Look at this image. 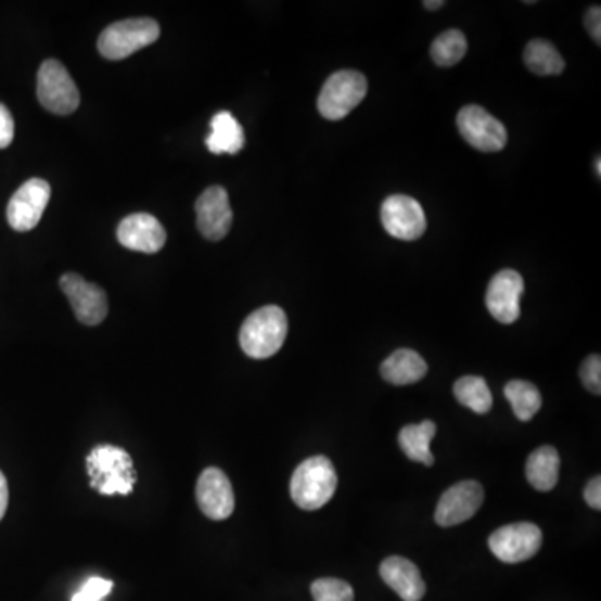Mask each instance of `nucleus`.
Returning <instances> with one entry per match:
<instances>
[{
    "instance_id": "nucleus-1",
    "label": "nucleus",
    "mask_w": 601,
    "mask_h": 601,
    "mask_svg": "<svg viewBox=\"0 0 601 601\" xmlns=\"http://www.w3.org/2000/svg\"><path fill=\"white\" fill-rule=\"evenodd\" d=\"M86 466L91 476L92 488L105 497L131 495L138 482L131 457L126 449L117 446H95L86 461Z\"/></svg>"
},
{
    "instance_id": "nucleus-2",
    "label": "nucleus",
    "mask_w": 601,
    "mask_h": 601,
    "mask_svg": "<svg viewBox=\"0 0 601 601\" xmlns=\"http://www.w3.org/2000/svg\"><path fill=\"white\" fill-rule=\"evenodd\" d=\"M287 316L279 306H265L247 316L241 327L240 345L250 358L266 359L283 348Z\"/></svg>"
},
{
    "instance_id": "nucleus-3",
    "label": "nucleus",
    "mask_w": 601,
    "mask_h": 601,
    "mask_svg": "<svg viewBox=\"0 0 601 601\" xmlns=\"http://www.w3.org/2000/svg\"><path fill=\"white\" fill-rule=\"evenodd\" d=\"M337 475L327 457H312L303 461L291 478V498L300 510L315 511L323 508L334 497Z\"/></svg>"
},
{
    "instance_id": "nucleus-4",
    "label": "nucleus",
    "mask_w": 601,
    "mask_h": 601,
    "mask_svg": "<svg viewBox=\"0 0 601 601\" xmlns=\"http://www.w3.org/2000/svg\"><path fill=\"white\" fill-rule=\"evenodd\" d=\"M159 36L161 27L154 18H127L102 30L98 48L105 59L120 61L154 44Z\"/></svg>"
},
{
    "instance_id": "nucleus-5",
    "label": "nucleus",
    "mask_w": 601,
    "mask_h": 601,
    "mask_svg": "<svg viewBox=\"0 0 601 601\" xmlns=\"http://www.w3.org/2000/svg\"><path fill=\"white\" fill-rule=\"evenodd\" d=\"M368 94V80L358 71L331 74L319 92V114L328 120L345 119Z\"/></svg>"
},
{
    "instance_id": "nucleus-6",
    "label": "nucleus",
    "mask_w": 601,
    "mask_h": 601,
    "mask_svg": "<svg viewBox=\"0 0 601 601\" xmlns=\"http://www.w3.org/2000/svg\"><path fill=\"white\" fill-rule=\"evenodd\" d=\"M37 98L40 105L57 116L76 113L80 104L79 89L66 67L55 59L42 62L37 74Z\"/></svg>"
},
{
    "instance_id": "nucleus-7",
    "label": "nucleus",
    "mask_w": 601,
    "mask_h": 601,
    "mask_svg": "<svg viewBox=\"0 0 601 601\" xmlns=\"http://www.w3.org/2000/svg\"><path fill=\"white\" fill-rule=\"evenodd\" d=\"M544 544V533L533 523L501 526L489 536L493 554L503 563H522L535 557Z\"/></svg>"
},
{
    "instance_id": "nucleus-8",
    "label": "nucleus",
    "mask_w": 601,
    "mask_h": 601,
    "mask_svg": "<svg viewBox=\"0 0 601 601\" xmlns=\"http://www.w3.org/2000/svg\"><path fill=\"white\" fill-rule=\"evenodd\" d=\"M458 131L464 141L482 153H498L504 149L508 132L503 124L479 105H466L458 113Z\"/></svg>"
},
{
    "instance_id": "nucleus-9",
    "label": "nucleus",
    "mask_w": 601,
    "mask_h": 601,
    "mask_svg": "<svg viewBox=\"0 0 601 601\" xmlns=\"http://www.w3.org/2000/svg\"><path fill=\"white\" fill-rule=\"evenodd\" d=\"M51 200V186L44 179L24 182L9 201L8 221L17 232L33 231L39 225Z\"/></svg>"
},
{
    "instance_id": "nucleus-10",
    "label": "nucleus",
    "mask_w": 601,
    "mask_h": 601,
    "mask_svg": "<svg viewBox=\"0 0 601 601\" xmlns=\"http://www.w3.org/2000/svg\"><path fill=\"white\" fill-rule=\"evenodd\" d=\"M61 290L66 294L77 319L86 327H98L110 312L107 294L98 284L89 283L76 272L62 276Z\"/></svg>"
},
{
    "instance_id": "nucleus-11",
    "label": "nucleus",
    "mask_w": 601,
    "mask_h": 601,
    "mask_svg": "<svg viewBox=\"0 0 601 601\" xmlns=\"http://www.w3.org/2000/svg\"><path fill=\"white\" fill-rule=\"evenodd\" d=\"M381 221L389 235L401 241H417L426 231L423 207L413 197L395 194L381 206Z\"/></svg>"
},
{
    "instance_id": "nucleus-12",
    "label": "nucleus",
    "mask_w": 601,
    "mask_h": 601,
    "mask_svg": "<svg viewBox=\"0 0 601 601\" xmlns=\"http://www.w3.org/2000/svg\"><path fill=\"white\" fill-rule=\"evenodd\" d=\"M525 293V281L520 272L503 269L489 281L486 290V308L501 324H513L522 315L520 300Z\"/></svg>"
},
{
    "instance_id": "nucleus-13",
    "label": "nucleus",
    "mask_w": 601,
    "mask_h": 601,
    "mask_svg": "<svg viewBox=\"0 0 601 601\" xmlns=\"http://www.w3.org/2000/svg\"><path fill=\"white\" fill-rule=\"evenodd\" d=\"M485 500V489L478 482H461L443 493L435 511L439 526H457L475 516Z\"/></svg>"
},
{
    "instance_id": "nucleus-14",
    "label": "nucleus",
    "mask_w": 601,
    "mask_h": 601,
    "mask_svg": "<svg viewBox=\"0 0 601 601\" xmlns=\"http://www.w3.org/2000/svg\"><path fill=\"white\" fill-rule=\"evenodd\" d=\"M196 500L204 516L214 522L231 516L235 507L234 489L225 471L210 466L201 473L196 485Z\"/></svg>"
},
{
    "instance_id": "nucleus-15",
    "label": "nucleus",
    "mask_w": 601,
    "mask_h": 601,
    "mask_svg": "<svg viewBox=\"0 0 601 601\" xmlns=\"http://www.w3.org/2000/svg\"><path fill=\"white\" fill-rule=\"evenodd\" d=\"M197 228L209 241H221L232 226L228 191L221 186L206 189L196 201Z\"/></svg>"
},
{
    "instance_id": "nucleus-16",
    "label": "nucleus",
    "mask_w": 601,
    "mask_h": 601,
    "mask_svg": "<svg viewBox=\"0 0 601 601\" xmlns=\"http://www.w3.org/2000/svg\"><path fill=\"white\" fill-rule=\"evenodd\" d=\"M117 240L124 247L139 253H159L166 244V229L154 216L145 213L131 214L120 221Z\"/></svg>"
},
{
    "instance_id": "nucleus-17",
    "label": "nucleus",
    "mask_w": 601,
    "mask_h": 601,
    "mask_svg": "<svg viewBox=\"0 0 601 601\" xmlns=\"http://www.w3.org/2000/svg\"><path fill=\"white\" fill-rule=\"evenodd\" d=\"M381 578L405 601H420L426 593V585L420 570L402 557H388L381 563Z\"/></svg>"
},
{
    "instance_id": "nucleus-18",
    "label": "nucleus",
    "mask_w": 601,
    "mask_h": 601,
    "mask_svg": "<svg viewBox=\"0 0 601 601\" xmlns=\"http://www.w3.org/2000/svg\"><path fill=\"white\" fill-rule=\"evenodd\" d=\"M381 376L396 386H406L423 380L427 365L413 349H398L381 365Z\"/></svg>"
},
{
    "instance_id": "nucleus-19",
    "label": "nucleus",
    "mask_w": 601,
    "mask_h": 601,
    "mask_svg": "<svg viewBox=\"0 0 601 601\" xmlns=\"http://www.w3.org/2000/svg\"><path fill=\"white\" fill-rule=\"evenodd\" d=\"M244 131L231 113L216 114L210 120V135L206 145L213 154H238L244 148Z\"/></svg>"
},
{
    "instance_id": "nucleus-20",
    "label": "nucleus",
    "mask_w": 601,
    "mask_h": 601,
    "mask_svg": "<svg viewBox=\"0 0 601 601\" xmlns=\"http://www.w3.org/2000/svg\"><path fill=\"white\" fill-rule=\"evenodd\" d=\"M560 476V457L553 446H541L526 461V479L538 491H550Z\"/></svg>"
},
{
    "instance_id": "nucleus-21",
    "label": "nucleus",
    "mask_w": 601,
    "mask_h": 601,
    "mask_svg": "<svg viewBox=\"0 0 601 601\" xmlns=\"http://www.w3.org/2000/svg\"><path fill=\"white\" fill-rule=\"evenodd\" d=\"M435 435L436 424L433 421H423L420 424H408V426L402 427L399 432L398 442L402 453L410 460L432 466L435 463V457H433L430 445H432Z\"/></svg>"
},
{
    "instance_id": "nucleus-22",
    "label": "nucleus",
    "mask_w": 601,
    "mask_h": 601,
    "mask_svg": "<svg viewBox=\"0 0 601 601\" xmlns=\"http://www.w3.org/2000/svg\"><path fill=\"white\" fill-rule=\"evenodd\" d=\"M525 66L536 76H558L565 71V61L548 40L535 39L526 46Z\"/></svg>"
},
{
    "instance_id": "nucleus-23",
    "label": "nucleus",
    "mask_w": 601,
    "mask_h": 601,
    "mask_svg": "<svg viewBox=\"0 0 601 601\" xmlns=\"http://www.w3.org/2000/svg\"><path fill=\"white\" fill-rule=\"evenodd\" d=\"M504 396L520 421H529L541 410L540 389L528 381L514 380L504 386Z\"/></svg>"
},
{
    "instance_id": "nucleus-24",
    "label": "nucleus",
    "mask_w": 601,
    "mask_h": 601,
    "mask_svg": "<svg viewBox=\"0 0 601 601\" xmlns=\"http://www.w3.org/2000/svg\"><path fill=\"white\" fill-rule=\"evenodd\" d=\"M455 396L461 405L478 414L491 410L493 396L488 383L479 376H463L455 383Z\"/></svg>"
},
{
    "instance_id": "nucleus-25",
    "label": "nucleus",
    "mask_w": 601,
    "mask_h": 601,
    "mask_svg": "<svg viewBox=\"0 0 601 601\" xmlns=\"http://www.w3.org/2000/svg\"><path fill=\"white\" fill-rule=\"evenodd\" d=\"M468 51L466 37L461 30L451 29L439 34L432 44V57L442 67H451L464 57Z\"/></svg>"
},
{
    "instance_id": "nucleus-26",
    "label": "nucleus",
    "mask_w": 601,
    "mask_h": 601,
    "mask_svg": "<svg viewBox=\"0 0 601 601\" xmlns=\"http://www.w3.org/2000/svg\"><path fill=\"white\" fill-rule=\"evenodd\" d=\"M311 593L315 601H355L351 585L337 578L316 579Z\"/></svg>"
},
{
    "instance_id": "nucleus-27",
    "label": "nucleus",
    "mask_w": 601,
    "mask_h": 601,
    "mask_svg": "<svg viewBox=\"0 0 601 601\" xmlns=\"http://www.w3.org/2000/svg\"><path fill=\"white\" fill-rule=\"evenodd\" d=\"M579 378L584 381L588 392L600 395L601 393V358L598 355L588 356L579 368Z\"/></svg>"
},
{
    "instance_id": "nucleus-28",
    "label": "nucleus",
    "mask_w": 601,
    "mask_h": 601,
    "mask_svg": "<svg viewBox=\"0 0 601 601\" xmlns=\"http://www.w3.org/2000/svg\"><path fill=\"white\" fill-rule=\"evenodd\" d=\"M113 587L114 584L113 581H110V579L98 578V576H94V578H89L88 581L84 584L80 591L89 594L92 600L102 601L105 597H107V594L111 593V591H113Z\"/></svg>"
},
{
    "instance_id": "nucleus-29",
    "label": "nucleus",
    "mask_w": 601,
    "mask_h": 601,
    "mask_svg": "<svg viewBox=\"0 0 601 601\" xmlns=\"http://www.w3.org/2000/svg\"><path fill=\"white\" fill-rule=\"evenodd\" d=\"M15 124L11 111L0 102V149H5L14 141Z\"/></svg>"
},
{
    "instance_id": "nucleus-30",
    "label": "nucleus",
    "mask_w": 601,
    "mask_h": 601,
    "mask_svg": "<svg viewBox=\"0 0 601 601\" xmlns=\"http://www.w3.org/2000/svg\"><path fill=\"white\" fill-rule=\"evenodd\" d=\"M585 26H587L588 33H590L591 39L600 44L601 42V11L600 8H591L587 12V17H585Z\"/></svg>"
},
{
    "instance_id": "nucleus-31",
    "label": "nucleus",
    "mask_w": 601,
    "mask_h": 601,
    "mask_svg": "<svg viewBox=\"0 0 601 601\" xmlns=\"http://www.w3.org/2000/svg\"><path fill=\"white\" fill-rule=\"evenodd\" d=\"M585 500H587V503L590 504L591 508H594V510H601L600 476H597V478H593L590 483H588L587 489H585Z\"/></svg>"
},
{
    "instance_id": "nucleus-32",
    "label": "nucleus",
    "mask_w": 601,
    "mask_h": 601,
    "mask_svg": "<svg viewBox=\"0 0 601 601\" xmlns=\"http://www.w3.org/2000/svg\"><path fill=\"white\" fill-rule=\"evenodd\" d=\"M9 507V485L4 473L0 471V520L4 519Z\"/></svg>"
},
{
    "instance_id": "nucleus-33",
    "label": "nucleus",
    "mask_w": 601,
    "mask_h": 601,
    "mask_svg": "<svg viewBox=\"0 0 601 601\" xmlns=\"http://www.w3.org/2000/svg\"><path fill=\"white\" fill-rule=\"evenodd\" d=\"M423 5L427 9V11H436V9L443 8V5H445V2H443V0H435V2L424 0Z\"/></svg>"
},
{
    "instance_id": "nucleus-34",
    "label": "nucleus",
    "mask_w": 601,
    "mask_h": 601,
    "mask_svg": "<svg viewBox=\"0 0 601 601\" xmlns=\"http://www.w3.org/2000/svg\"><path fill=\"white\" fill-rule=\"evenodd\" d=\"M71 601H95V600H92L91 597H89V594H86L84 593V591H77L76 594H74L73 597V600Z\"/></svg>"
},
{
    "instance_id": "nucleus-35",
    "label": "nucleus",
    "mask_w": 601,
    "mask_h": 601,
    "mask_svg": "<svg viewBox=\"0 0 601 601\" xmlns=\"http://www.w3.org/2000/svg\"><path fill=\"white\" fill-rule=\"evenodd\" d=\"M597 175L601 176V159L597 157Z\"/></svg>"
}]
</instances>
